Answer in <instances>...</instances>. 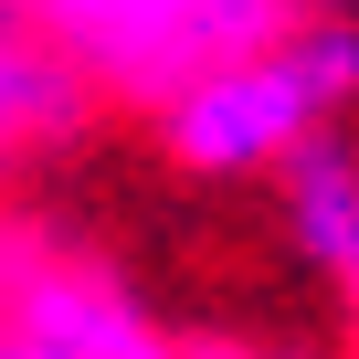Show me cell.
<instances>
[{"label":"cell","mask_w":359,"mask_h":359,"mask_svg":"<svg viewBox=\"0 0 359 359\" xmlns=\"http://www.w3.org/2000/svg\"><path fill=\"white\" fill-rule=\"evenodd\" d=\"M180 327L127 264L43 212H0V359H169Z\"/></svg>","instance_id":"3"},{"label":"cell","mask_w":359,"mask_h":359,"mask_svg":"<svg viewBox=\"0 0 359 359\" xmlns=\"http://www.w3.org/2000/svg\"><path fill=\"white\" fill-rule=\"evenodd\" d=\"M85 127H95V95L0 11V169H32V158L74 148Z\"/></svg>","instance_id":"5"},{"label":"cell","mask_w":359,"mask_h":359,"mask_svg":"<svg viewBox=\"0 0 359 359\" xmlns=\"http://www.w3.org/2000/svg\"><path fill=\"white\" fill-rule=\"evenodd\" d=\"M359 106V0H306V11L201 74H180L148 127L180 180H275L306 137L348 127Z\"/></svg>","instance_id":"1"},{"label":"cell","mask_w":359,"mask_h":359,"mask_svg":"<svg viewBox=\"0 0 359 359\" xmlns=\"http://www.w3.org/2000/svg\"><path fill=\"white\" fill-rule=\"evenodd\" d=\"M95 106H158L180 74H201L264 32H285L306 0H0Z\"/></svg>","instance_id":"2"},{"label":"cell","mask_w":359,"mask_h":359,"mask_svg":"<svg viewBox=\"0 0 359 359\" xmlns=\"http://www.w3.org/2000/svg\"><path fill=\"white\" fill-rule=\"evenodd\" d=\"M169 359H296V348H275V338H233V327H212V338H180Z\"/></svg>","instance_id":"6"},{"label":"cell","mask_w":359,"mask_h":359,"mask_svg":"<svg viewBox=\"0 0 359 359\" xmlns=\"http://www.w3.org/2000/svg\"><path fill=\"white\" fill-rule=\"evenodd\" d=\"M275 222H285V254L306 264V285L327 296V327L359 359V137L348 127L306 137L275 169Z\"/></svg>","instance_id":"4"}]
</instances>
